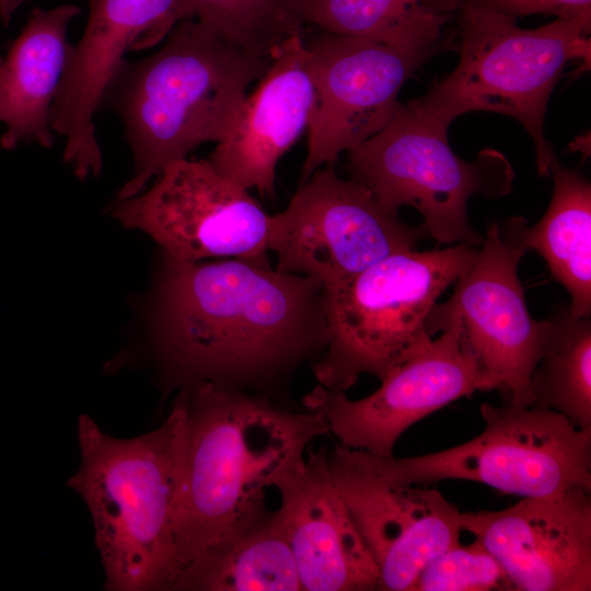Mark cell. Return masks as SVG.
Instances as JSON below:
<instances>
[{
  "instance_id": "6da1fadb",
  "label": "cell",
  "mask_w": 591,
  "mask_h": 591,
  "mask_svg": "<svg viewBox=\"0 0 591 591\" xmlns=\"http://www.w3.org/2000/svg\"><path fill=\"white\" fill-rule=\"evenodd\" d=\"M150 333L173 387L205 382L270 397L326 349L324 285L268 262L162 255Z\"/></svg>"
},
{
  "instance_id": "9c48e42d",
  "label": "cell",
  "mask_w": 591,
  "mask_h": 591,
  "mask_svg": "<svg viewBox=\"0 0 591 591\" xmlns=\"http://www.w3.org/2000/svg\"><path fill=\"white\" fill-rule=\"evenodd\" d=\"M428 236L422 223L406 224L368 187L339 177L328 165L315 170L288 207L271 216L268 251L277 256L278 271L326 286L390 255L416 251Z\"/></svg>"
},
{
  "instance_id": "7a4b0ae2",
  "label": "cell",
  "mask_w": 591,
  "mask_h": 591,
  "mask_svg": "<svg viewBox=\"0 0 591 591\" xmlns=\"http://www.w3.org/2000/svg\"><path fill=\"white\" fill-rule=\"evenodd\" d=\"M179 394L185 416L175 544L182 571L265 503L266 490L329 428L320 413L283 409L265 395L205 382Z\"/></svg>"
},
{
  "instance_id": "30bf717a",
  "label": "cell",
  "mask_w": 591,
  "mask_h": 591,
  "mask_svg": "<svg viewBox=\"0 0 591 591\" xmlns=\"http://www.w3.org/2000/svg\"><path fill=\"white\" fill-rule=\"evenodd\" d=\"M112 215L125 228L151 236L162 255L176 262H268L271 216L208 159L169 163L148 190L118 199Z\"/></svg>"
},
{
  "instance_id": "4316f807",
  "label": "cell",
  "mask_w": 591,
  "mask_h": 591,
  "mask_svg": "<svg viewBox=\"0 0 591 591\" xmlns=\"http://www.w3.org/2000/svg\"><path fill=\"white\" fill-rule=\"evenodd\" d=\"M28 1L31 0H0V22L2 25L8 26L19 8Z\"/></svg>"
},
{
  "instance_id": "83f0119b",
  "label": "cell",
  "mask_w": 591,
  "mask_h": 591,
  "mask_svg": "<svg viewBox=\"0 0 591 591\" xmlns=\"http://www.w3.org/2000/svg\"><path fill=\"white\" fill-rule=\"evenodd\" d=\"M1 60H2V58L0 57V63H1Z\"/></svg>"
},
{
  "instance_id": "9a60e30c",
  "label": "cell",
  "mask_w": 591,
  "mask_h": 591,
  "mask_svg": "<svg viewBox=\"0 0 591 591\" xmlns=\"http://www.w3.org/2000/svg\"><path fill=\"white\" fill-rule=\"evenodd\" d=\"M181 21V0H89L85 31L71 47L50 112L54 134L65 139L63 162L79 179L102 171L94 117L125 54L158 45Z\"/></svg>"
},
{
  "instance_id": "e0dca14e",
  "label": "cell",
  "mask_w": 591,
  "mask_h": 591,
  "mask_svg": "<svg viewBox=\"0 0 591 591\" xmlns=\"http://www.w3.org/2000/svg\"><path fill=\"white\" fill-rule=\"evenodd\" d=\"M275 489L302 590H379L378 565L332 479L326 448L310 449Z\"/></svg>"
},
{
  "instance_id": "484cf974",
  "label": "cell",
  "mask_w": 591,
  "mask_h": 591,
  "mask_svg": "<svg viewBox=\"0 0 591 591\" xmlns=\"http://www.w3.org/2000/svg\"><path fill=\"white\" fill-rule=\"evenodd\" d=\"M514 19L532 14L554 15L591 28V0H467Z\"/></svg>"
},
{
  "instance_id": "8992f818",
  "label": "cell",
  "mask_w": 591,
  "mask_h": 591,
  "mask_svg": "<svg viewBox=\"0 0 591 591\" xmlns=\"http://www.w3.org/2000/svg\"><path fill=\"white\" fill-rule=\"evenodd\" d=\"M477 254L465 243L401 252L324 286L328 340L311 366L318 384L344 392L364 373L381 381L426 347L431 309Z\"/></svg>"
},
{
  "instance_id": "7c38bea8",
  "label": "cell",
  "mask_w": 591,
  "mask_h": 591,
  "mask_svg": "<svg viewBox=\"0 0 591 591\" xmlns=\"http://www.w3.org/2000/svg\"><path fill=\"white\" fill-rule=\"evenodd\" d=\"M304 27L315 105L301 183L379 132L395 112L401 88L430 59L372 39Z\"/></svg>"
},
{
  "instance_id": "44dd1931",
  "label": "cell",
  "mask_w": 591,
  "mask_h": 591,
  "mask_svg": "<svg viewBox=\"0 0 591 591\" xmlns=\"http://www.w3.org/2000/svg\"><path fill=\"white\" fill-rule=\"evenodd\" d=\"M297 566L277 509L265 503L186 565L172 591H300Z\"/></svg>"
},
{
  "instance_id": "ac0fdd59",
  "label": "cell",
  "mask_w": 591,
  "mask_h": 591,
  "mask_svg": "<svg viewBox=\"0 0 591 591\" xmlns=\"http://www.w3.org/2000/svg\"><path fill=\"white\" fill-rule=\"evenodd\" d=\"M314 105L311 56L301 31L275 46L234 129L208 160L237 186L274 198L277 164L308 129Z\"/></svg>"
},
{
  "instance_id": "7402d4cb",
  "label": "cell",
  "mask_w": 591,
  "mask_h": 591,
  "mask_svg": "<svg viewBox=\"0 0 591 591\" xmlns=\"http://www.w3.org/2000/svg\"><path fill=\"white\" fill-rule=\"evenodd\" d=\"M466 0H299V24L372 39L431 58L448 47L444 28Z\"/></svg>"
},
{
  "instance_id": "ffe728a7",
  "label": "cell",
  "mask_w": 591,
  "mask_h": 591,
  "mask_svg": "<svg viewBox=\"0 0 591 591\" xmlns=\"http://www.w3.org/2000/svg\"><path fill=\"white\" fill-rule=\"evenodd\" d=\"M553 194L544 216L529 225L510 218L500 234L511 245L533 250L546 262L551 276L570 296V312L591 314V184L578 170L563 166L553 153L549 162Z\"/></svg>"
},
{
  "instance_id": "603a6c76",
  "label": "cell",
  "mask_w": 591,
  "mask_h": 591,
  "mask_svg": "<svg viewBox=\"0 0 591 591\" xmlns=\"http://www.w3.org/2000/svg\"><path fill=\"white\" fill-rule=\"evenodd\" d=\"M532 406L591 429V320L556 305L541 321L540 356L530 380Z\"/></svg>"
},
{
  "instance_id": "d4e9b609",
  "label": "cell",
  "mask_w": 591,
  "mask_h": 591,
  "mask_svg": "<svg viewBox=\"0 0 591 591\" xmlns=\"http://www.w3.org/2000/svg\"><path fill=\"white\" fill-rule=\"evenodd\" d=\"M511 589L499 563L475 538L460 543L430 560L419 572L410 591H490Z\"/></svg>"
},
{
  "instance_id": "ba28073f",
  "label": "cell",
  "mask_w": 591,
  "mask_h": 591,
  "mask_svg": "<svg viewBox=\"0 0 591 591\" xmlns=\"http://www.w3.org/2000/svg\"><path fill=\"white\" fill-rule=\"evenodd\" d=\"M480 413L485 429L463 444L402 459L366 453L382 476L403 484L461 479L522 498L591 489V429L555 410L512 403H485Z\"/></svg>"
},
{
  "instance_id": "2e32d148",
  "label": "cell",
  "mask_w": 591,
  "mask_h": 591,
  "mask_svg": "<svg viewBox=\"0 0 591 591\" xmlns=\"http://www.w3.org/2000/svg\"><path fill=\"white\" fill-rule=\"evenodd\" d=\"M461 528L499 563L512 590H591V489L462 512Z\"/></svg>"
},
{
  "instance_id": "4fadbf2b",
  "label": "cell",
  "mask_w": 591,
  "mask_h": 591,
  "mask_svg": "<svg viewBox=\"0 0 591 591\" xmlns=\"http://www.w3.org/2000/svg\"><path fill=\"white\" fill-rule=\"evenodd\" d=\"M327 464L378 565L379 590L410 591L430 560L460 543L462 512L437 489L387 479L364 451L341 444Z\"/></svg>"
},
{
  "instance_id": "52a82bcc",
  "label": "cell",
  "mask_w": 591,
  "mask_h": 591,
  "mask_svg": "<svg viewBox=\"0 0 591 591\" xmlns=\"http://www.w3.org/2000/svg\"><path fill=\"white\" fill-rule=\"evenodd\" d=\"M448 130L398 102L390 121L348 151L351 179L368 187L386 209L410 206L424 218L429 236L447 245L479 246L484 236L472 227L466 207L472 196L509 195L514 170L499 150L483 149L466 161L448 141Z\"/></svg>"
},
{
  "instance_id": "5bb4252c",
  "label": "cell",
  "mask_w": 591,
  "mask_h": 591,
  "mask_svg": "<svg viewBox=\"0 0 591 591\" xmlns=\"http://www.w3.org/2000/svg\"><path fill=\"white\" fill-rule=\"evenodd\" d=\"M475 391H488L456 324L393 368L372 394L350 399L317 384L304 395L306 410L326 419L340 444L378 457L393 456L401 434L412 425Z\"/></svg>"
},
{
  "instance_id": "8fae6325",
  "label": "cell",
  "mask_w": 591,
  "mask_h": 591,
  "mask_svg": "<svg viewBox=\"0 0 591 591\" xmlns=\"http://www.w3.org/2000/svg\"><path fill=\"white\" fill-rule=\"evenodd\" d=\"M484 237L451 297L431 309L427 332L432 337L456 324L488 391H501L508 403L532 406L530 380L540 356L541 321L531 316L518 275L526 251L506 243L495 222Z\"/></svg>"
},
{
  "instance_id": "277c9868",
  "label": "cell",
  "mask_w": 591,
  "mask_h": 591,
  "mask_svg": "<svg viewBox=\"0 0 591 591\" xmlns=\"http://www.w3.org/2000/svg\"><path fill=\"white\" fill-rule=\"evenodd\" d=\"M185 407L176 396L165 421L132 438L78 418L80 465L67 486L90 512L107 591H172L181 566L175 544Z\"/></svg>"
},
{
  "instance_id": "3957f363",
  "label": "cell",
  "mask_w": 591,
  "mask_h": 591,
  "mask_svg": "<svg viewBox=\"0 0 591 591\" xmlns=\"http://www.w3.org/2000/svg\"><path fill=\"white\" fill-rule=\"evenodd\" d=\"M269 63L270 56L247 51L195 19L178 22L151 56L125 59L101 106L121 119L134 158L117 198L138 195L198 146L228 138L247 88Z\"/></svg>"
},
{
  "instance_id": "d6986e66",
  "label": "cell",
  "mask_w": 591,
  "mask_h": 591,
  "mask_svg": "<svg viewBox=\"0 0 591 591\" xmlns=\"http://www.w3.org/2000/svg\"><path fill=\"white\" fill-rule=\"evenodd\" d=\"M81 13L76 4L34 8L0 63V123L3 149L22 142L50 148V112L72 45L70 22Z\"/></svg>"
},
{
  "instance_id": "cb8c5ba5",
  "label": "cell",
  "mask_w": 591,
  "mask_h": 591,
  "mask_svg": "<svg viewBox=\"0 0 591 591\" xmlns=\"http://www.w3.org/2000/svg\"><path fill=\"white\" fill-rule=\"evenodd\" d=\"M299 0H181L182 21L195 19L239 47L269 57L275 46L303 27Z\"/></svg>"
},
{
  "instance_id": "5b68a950",
  "label": "cell",
  "mask_w": 591,
  "mask_h": 591,
  "mask_svg": "<svg viewBox=\"0 0 591 591\" xmlns=\"http://www.w3.org/2000/svg\"><path fill=\"white\" fill-rule=\"evenodd\" d=\"M457 19L456 67L407 104L418 115L447 129L470 112L497 113L515 119L534 143L537 174L549 177L555 151L544 132L547 104L570 61L579 59L590 65L591 28L564 19L522 28L514 18L467 0Z\"/></svg>"
}]
</instances>
